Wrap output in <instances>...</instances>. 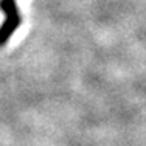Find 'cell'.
I'll return each instance as SVG.
<instances>
[{
    "instance_id": "obj_1",
    "label": "cell",
    "mask_w": 146,
    "mask_h": 146,
    "mask_svg": "<svg viewBox=\"0 0 146 146\" xmlns=\"http://www.w3.org/2000/svg\"><path fill=\"white\" fill-rule=\"evenodd\" d=\"M0 9L5 14V20L0 25V47H3L8 44L9 37L14 34L22 19H20V11L16 5V0H0Z\"/></svg>"
}]
</instances>
